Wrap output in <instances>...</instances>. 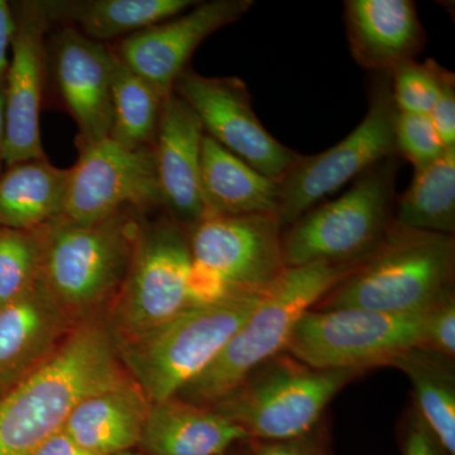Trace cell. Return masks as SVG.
<instances>
[{"mask_svg":"<svg viewBox=\"0 0 455 455\" xmlns=\"http://www.w3.org/2000/svg\"><path fill=\"white\" fill-rule=\"evenodd\" d=\"M130 376L107 319L77 323L42 366L0 397V455H32L82 401Z\"/></svg>","mask_w":455,"mask_h":455,"instance_id":"6da1fadb","label":"cell"},{"mask_svg":"<svg viewBox=\"0 0 455 455\" xmlns=\"http://www.w3.org/2000/svg\"><path fill=\"white\" fill-rule=\"evenodd\" d=\"M146 218L130 208L92 224L60 217L36 229L42 283L75 324L99 315L116 300Z\"/></svg>","mask_w":455,"mask_h":455,"instance_id":"7a4b0ae2","label":"cell"},{"mask_svg":"<svg viewBox=\"0 0 455 455\" xmlns=\"http://www.w3.org/2000/svg\"><path fill=\"white\" fill-rule=\"evenodd\" d=\"M362 260L284 268L211 366L175 397L200 406L220 403L257 367L283 353L302 315Z\"/></svg>","mask_w":455,"mask_h":455,"instance_id":"3957f363","label":"cell"},{"mask_svg":"<svg viewBox=\"0 0 455 455\" xmlns=\"http://www.w3.org/2000/svg\"><path fill=\"white\" fill-rule=\"evenodd\" d=\"M453 235L392 224L387 235L357 268L313 309H363L416 314L454 289Z\"/></svg>","mask_w":455,"mask_h":455,"instance_id":"277c9868","label":"cell"},{"mask_svg":"<svg viewBox=\"0 0 455 455\" xmlns=\"http://www.w3.org/2000/svg\"><path fill=\"white\" fill-rule=\"evenodd\" d=\"M263 292H238L190 307L136 339L116 344L125 370L149 403L175 397L206 370L259 304Z\"/></svg>","mask_w":455,"mask_h":455,"instance_id":"5b68a950","label":"cell"},{"mask_svg":"<svg viewBox=\"0 0 455 455\" xmlns=\"http://www.w3.org/2000/svg\"><path fill=\"white\" fill-rule=\"evenodd\" d=\"M398 156L376 164L337 199L324 200L283 233L286 267L366 259L394 224Z\"/></svg>","mask_w":455,"mask_h":455,"instance_id":"8992f818","label":"cell"},{"mask_svg":"<svg viewBox=\"0 0 455 455\" xmlns=\"http://www.w3.org/2000/svg\"><path fill=\"white\" fill-rule=\"evenodd\" d=\"M359 370H317L290 355L260 364L212 405L254 442H283L319 429L326 406Z\"/></svg>","mask_w":455,"mask_h":455,"instance_id":"52a82bcc","label":"cell"},{"mask_svg":"<svg viewBox=\"0 0 455 455\" xmlns=\"http://www.w3.org/2000/svg\"><path fill=\"white\" fill-rule=\"evenodd\" d=\"M191 263L188 228L166 212L146 218L130 272L107 317L116 344L142 337L187 309Z\"/></svg>","mask_w":455,"mask_h":455,"instance_id":"ba28073f","label":"cell"},{"mask_svg":"<svg viewBox=\"0 0 455 455\" xmlns=\"http://www.w3.org/2000/svg\"><path fill=\"white\" fill-rule=\"evenodd\" d=\"M396 116L391 75H373L367 114L357 128L324 152L301 156L278 181L277 217L283 229L344 185L397 155Z\"/></svg>","mask_w":455,"mask_h":455,"instance_id":"9c48e42d","label":"cell"},{"mask_svg":"<svg viewBox=\"0 0 455 455\" xmlns=\"http://www.w3.org/2000/svg\"><path fill=\"white\" fill-rule=\"evenodd\" d=\"M427 310L310 309L296 325L284 352L317 370L366 372L388 366L405 350L424 346Z\"/></svg>","mask_w":455,"mask_h":455,"instance_id":"30bf717a","label":"cell"},{"mask_svg":"<svg viewBox=\"0 0 455 455\" xmlns=\"http://www.w3.org/2000/svg\"><path fill=\"white\" fill-rule=\"evenodd\" d=\"M77 151L79 158L70 169L65 220L92 224L123 209L147 215L163 211L154 147L128 149L106 139L77 147Z\"/></svg>","mask_w":455,"mask_h":455,"instance_id":"8fae6325","label":"cell"},{"mask_svg":"<svg viewBox=\"0 0 455 455\" xmlns=\"http://www.w3.org/2000/svg\"><path fill=\"white\" fill-rule=\"evenodd\" d=\"M173 92L196 114L206 136L262 175L280 181L301 157L266 130L238 77L204 76L188 68Z\"/></svg>","mask_w":455,"mask_h":455,"instance_id":"7c38bea8","label":"cell"},{"mask_svg":"<svg viewBox=\"0 0 455 455\" xmlns=\"http://www.w3.org/2000/svg\"><path fill=\"white\" fill-rule=\"evenodd\" d=\"M114 55L68 25L46 37V95L77 125L76 147L109 139Z\"/></svg>","mask_w":455,"mask_h":455,"instance_id":"4fadbf2b","label":"cell"},{"mask_svg":"<svg viewBox=\"0 0 455 455\" xmlns=\"http://www.w3.org/2000/svg\"><path fill=\"white\" fill-rule=\"evenodd\" d=\"M191 256L233 292H263L286 266L276 214L205 217L188 229Z\"/></svg>","mask_w":455,"mask_h":455,"instance_id":"5bb4252c","label":"cell"},{"mask_svg":"<svg viewBox=\"0 0 455 455\" xmlns=\"http://www.w3.org/2000/svg\"><path fill=\"white\" fill-rule=\"evenodd\" d=\"M14 29L5 76L4 166L46 158L40 131L46 94V37L52 23L44 0L12 5Z\"/></svg>","mask_w":455,"mask_h":455,"instance_id":"9a60e30c","label":"cell"},{"mask_svg":"<svg viewBox=\"0 0 455 455\" xmlns=\"http://www.w3.org/2000/svg\"><path fill=\"white\" fill-rule=\"evenodd\" d=\"M253 4L252 0L197 2L184 13L110 47L131 70L167 98L197 47L212 33L241 20Z\"/></svg>","mask_w":455,"mask_h":455,"instance_id":"2e32d148","label":"cell"},{"mask_svg":"<svg viewBox=\"0 0 455 455\" xmlns=\"http://www.w3.org/2000/svg\"><path fill=\"white\" fill-rule=\"evenodd\" d=\"M205 132L194 110L171 92L164 100L154 152L163 211L187 227L206 217L202 193V145Z\"/></svg>","mask_w":455,"mask_h":455,"instance_id":"e0dca14e","label":"cell"},{"mask_svg":"<svg viewBox=\"0 0 455 455\" xmlns=\"http://www.w3.org/2000/svg\"><path fill=\"white\" fill-rule=\"evenodd\" d=\"M75 325L41 278L25 295L0 307V397L42 366Z\"/></svg>","mask_w":455,"mask_h":455,"instance_id":"ac0fdd59","label":"cell"},{"mask_svg":"<svg viewBox=\"0 0 455 455\" xmlns=\"http://www.w3.org/2000/svg\"><path fill=\"white\" fill-rule=\"evenodd\" d=\"M344 20L350 52L372 75L391 74L427 44L411 0H347Z\"/></svg>","mask_w":455,"mask_h":455,"instance_id":"d6986e66","label":"cell"},{"mask_svg":"<svg viewBox=\"0 0 455 455\" xmlns=\"http://www.w3.org/2000/svg\"><path fill=\"white\" fill-rule=\"evenodd\" d=\"M252 442L243 427L212 407L171 397L149 406L140 445L149 455H224Z\"/></svg>","mask_w":455,"mask_h":455,"instance_id":"ffe728a7","label":"cell"},{"mask_svg":"<svg viewBox=\"0 0 455 455\" xmlns=\"http://www.w3.org/2000/svg\"><path fill=\"white\" fill-rule=\"evenodd\" d=\"M149 406L145 392L130 376L82 401L62 430L94 453L119 455L140 444Z\"/></svg>","mask_w":455,"mask_h":455,"instance_id":"44dd1931","label":"cell"},{"mask_svg":"<svg viewBox=\"0 0 455 455\" xmlns=\"http://www.w3.org/2000/svg\"><path fill=\"white\" fill-rule=\"evenodd\" d=\"M193 0H44L52 26L68 25L112 44L194 7Z\"/></svg>","mask_w":455,"mask_h":455,"instance_id":"7402d4cb","label":"cell"},{"mask_svg":"<svg viewBox=\"0 0 455 455\" xmlns=\"http://www.w3.org/2000/svg\"><path fill=\"white\" fill-rule=\"evenodd\" d=\"M200 176L206 217L277 215L278 180L262 175L206 134Z\"/></svg>","mask_w":455,"mask_h":455,"instance_id":"603a6c76","label":"cell"},{"mask_svg":"<svg viewBox=\"0 0 455 455\" xmlns=\"http://www.w3.org/2000/svg\"><path fill=\"white\" fill-rule=\"evenodd\" d=\"M70 169L46 158L7 167L0 175V228L35 230L62 217Z\"/></svg>","mask_w":455,"mask_h":455,"instance_id":"cb8c5ba5","label":"cell"},{"mask_svg":"<svg viewBox=\"0 0 455 455\" xmlns=\"http://www.w3.org/2000/svg\"><path fill=\"white\" fill-rule=\"evenodd\" d=\"M388 366L406 374L414 390L416 412L448 455H455L454 358L419 346L398 355Z\"/></svg>","mask_w":455,"mask_h":455,"instance_id":"d4e9b609","label":"cell"},{"mask_svg":"<svg viewBox=\"0 0 455 455\" xmlns=\"http://www.w3.org/2000/svg\"><path fill=\"white\" fill-rule=\"evenodd\" d=\"M397 226L435 235L455 233V147L415 171L414 180L396 200Z\"/></svg>","mask_w":455,"mask_h":455,"instance_id":"484cf974","label":"cell"},{"mask_svg":"<svg viewBox=\"0 0 455 455\" xmlns=\"http://www.w3.org/2000/svg\"><path fill=\"white\" fill-rule=\"evenodd\" d=\"M113 55L109 139L128 149L154 147L166 98Z\"/></svg>","mask_w":455,"mask_h":455,"instance_id":"4316f807","label":"cell"},{"mask_svg":"<svg viewBox=\"0 0 455 455\" xmlns=\"http://www.w3.org/2000/svg\"><path fill=\"white\" fill-rule=\"evenodd\" d=\"M41 272L37 230L0 228V307L25 295Z\"/></svg>","mask_w":455,"mask_h":455,"instance_id":"83f0119b","label":"cell"},{"mask_svg":"<svg viewBox=\"0 0 455 455\" xmlns=\"http://www.w3.org/2000/svg\"><path fill=\"white\" fill-rule=\"evenodd\" d=\"M445 68L434 60L398 65L391 75L392 98L398 113L429 116L442 85Z\"/></svg>","mask_w":455,"mask_h":455,"instance_id":"f1b7e54d","label":"cell"},{"mask_svg":"<svg viewBox=\"0 0 455 455\" xmlns=\"http://www.w3.org/2000/svg\"><path fill=\"white\" fill-rule=\"evenodd\" d=\"M395 148L415 171L438 160L445 148L429 116L398 113L395 123Z\"/></svg>","mask_w":455,"mask_h":455,"instance_id":"f546056e","label":"cell"},{"mask_svg":"<svg viewBox=\"0 0 455 455\" xmlns=\"http://www.w3.org/2000/svg\"><path fill=\"white\" fill-rule=\"evenodd\" d=\"M448 357L455 355V295L454 289L427 310L424 346Z\"/></svg>","mask_w":455,"mask_h":455,"instance_id":"4dcf8cb0","label":"cell"},{"mask_svg":"<svg viewBox=\"0 0 455 455\" xmlns=\"http://www.w3.org/2000/svg\"><path fill=\"white\" fill-rule=\"evenodd\" d=\"M445 148L455 147V76L445 68L435 104L429 114Z\"/></svg>","mask_w":455,"mask_h":455,"instance_id":"1f68e13d","label":"cell"},{"mask_svg":"<svg viewBox=\"0 0 455 455\" xmlns=\"http://www.w3.org/2000/svg\"><path fill=\"white\" fill-rule=\"evenodd\" d=\"M250 455H329L322 430L283 442H253Z\"/></svg>","mask_w":455,"mask_h":455,"instance_id":"d6a6232c","label":"cell"},{"mask_svg":"<svg viewBox=\"0 0 455 455\" xmlns=\"http://www.w3.org/2000/svg\"><path fill=\"white\" fill-rule=\"evenodd\" d=\"M403 455H448L418 412H412L403 433Z\"/></svg>","mask_w":455,"mask_h":455,"instance_id":"836d02e7","label":"cell"},{"mask_svg":"<svg viewBox=\"0 0 455 455\" xmlns=\"http://www.w3.org/2000/svg\"><path fill=\"white\" fill-rule=\"evenodd\" d=\"M14 23L13 9L5 0H0V83L4 82L9 68V47L13 41Z\"/></svg>","mask_w":455,"mask_h":455,"instance_id":"e575fe53","label":"cell"},{"mask_svg":"<svg viewBox=\"0 0 455 455\" xmlns=\"http://www.w3.org/2000/svg\"><path fill=\"white\" fill-rule=\"evenodd\" d=\"M32 455H101L77 444L64 430H59L33 451Z\"/></svg>","mask_w":455,"mask_h":455,"instance_id":"d590c367","label":"cell"},{"mask_svg":"<svg viewBox=\"0 0 455 455\" xmlns=\"http://www.w3.org/2000/svg\"><path fill=\"white\" fill-rule=\"evenodd\" d=\"M5 82V80H4ZM0 83V171L4 166L5 140V85Z\"/></svg>","mask_w":455,"mask_h":455,"instance_id":"8d00e7d4","label":"cell"},{"mask_svg":"<svg viewBox=\"0 0 455 455\" xmlns=\"http://www.w3.org/2000/svg\"><path fill=\"white\" fill-rule=\"evenodd\" d=\"M119 455H149V454L145 453V451H125V453H122Z\"/></svg>","mask_w":455,"mask_h":455,"instance_id":"74e56055","label":"cell"}]
</instances>
